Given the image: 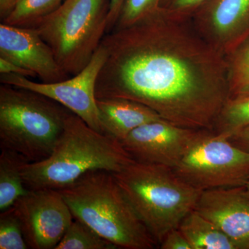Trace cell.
I'll return each mask as SVG.
<instances>
[{
  "label": "cell",
  "mask_w": 249,
  "mask_h": 249,
  "mask_svg": "<svg viewBox=\"0 0 249 249\" xmlns=\"http://www.w3.org/2000/svg\"><path fill=\"white\" fill-rule=\"evenodd\" d=\"M96 98L147 106L186 128L213 130L230 98L226 55L199 34L192 17L158 9L106 34Z\"/></svg>",
  "instance_id": "6da1fadb"
},
{
  "label": "cell",
  "mask_w": 249,
  "mask_h": 249,
  "mask_svg": "<svg viewBox=\"0 0 249 249\" xmlns=\"http://www.w3.org/2000/svg\"><path fill=\"white\" fill-rule=\"evenodd\" d=\"M134 160L122 144L89 127L71 111L53 152L45 160L24 163L22 176L31 190H60L93 170L120 171Z\"/></svg>",
  "instance_id": "7a4b0ae2"
},
{
  "label": "cell",
  "mask_w": 249,
  "mask_h": 249,
  "mask_svg": "<svg viewBox=\"0 0 249 249\" xmlns=\"http://www.w3.org/2000/svg\"><path fill=\"white\" fill-rule=\"evenodd\" d=\"M58 191L74 219L117 249H152L158 245L111 172H88Z\"/></svg>",
  "instance_id": "3957f363"
},
{
  "label": "cell",
  "mask_w": 249,
  "mask_h": 249,
  "mask_svg": "<svg viewBox=\"0 0 249 249\" xmlns=\"http://www.w3.org/2000/svg\"><path fill=\"white\" fill-rule=\"evenodd\" d=\"M112 174L157 245L195 209L202 192L165 165L134 160Z\"/></svg>",
  "instance_id": "277c9868"
},
{
  "label": "cell",
  "mask_w": 249,
  "mask_h": 249,
  "mask_svg": "<svg viewBox=\"0 0 249 249\" xmlns=\"http://www.w3.org/2000/svg\"><path fill=\"white\" fill-rule=\"evenodd\" d=\"M70 109L31 90L0 85V148L16 152L27 163L53 152Z\"/></svg>",
  "instance_id": "5b68a950"
},
{
  "label": "cell",
  "mask_w": 249,
  "mask_h": 249,
  "mask_svg": "<svg viewBox=\"0 0 249 249\" xmlns=\"http://www.w3.org/2000/svg\"><path fill=\"white\" fill-rule=\"evenodd\" d=\"M110 0H65L34 27L70 76L92 58L107 31Z\"/></svg>",
  "instance_id": "8992f818"
},
{
  "label": "cell",
  "mask_w": 249,
  "mask_h": 249,
  "mask_svg": "<svg viewBox=\"0 0 249 249\" xmlns=\"http://www.w3.org/2000/svg\"><path fill=\"white\" fill-rule=\"evenodd\" d=\"M173 169L201 191L245 186L249 180V153L227 137L203 129Z\"/></svg>",
  "instance_id": "52a82bcc"
},
{
  "label": "cell",
  "mask_w": 249,
  "mask_h": 249,
  "mask_svg": "<svg viewBox=\"0 0 249 249\" xmlns=\"http://www.w3.org/2000/svg\"><path fill=\"white\" fill-rule=\"evenodd\" d=\"M106 58V49L101 44L89 63L72 78L57 83H37L27 77L7 73L0 75V82L1 84L44 95L79 116L91 128L104 134L96 104V85Z\"/></svg>",
  "instance_id": "ba28073f"
},
{
  "label": "cell",
  "mask_w": 249,
  "mask_h": 249,
  "mask_svg": "<svg viewBox=\"0 0 249 249\" xmlns=\"http://www.w3.org/2000/svg\"><path fill=\"white\" fill-rule=\"evenodd\" d=\"M13 208L29 249H55L74 219L58 190H31Z\"/></svg>",
  "instance_id": "9c48e42d"
},
{
  "label": "cell",
  "mask_w": 249,
  "mask_h": 249,
  "mask_svg": "<svg viewBox=\"0 0 249 249\" xmlns=\"http://www.w3.org/2000/svg\"><path fill=\"white\" fill-rule=\"evenodd\" d=\"M200 131L160 119L134 129L121 143L137 161L174 168Z\"/></svg>",
  "instance_id": "30bf717a"
},
{
  "label": "cell",
  "mask_w": 249,
  "mask_h": 249,
  "mask_svg": "<svg viewBox=\"0 0 249 249\" xmlns=\"http://www.w3.org/2000/svg\"><path fill=\"white\" fill-rule=\"evenodd\" d=\"M192 19L205 40L227 55L249 35V0H206Z\"/></svg>",
  "instance_id": "8fae6325"
},
{
  "label": "cell",
  "mask_w": 249,
  "mask_h": 249,
  "mask_svg": "<svg viewBox=\"0 0 249 249\" xmlns=\"http://www.w3.org/2000/svg\"><path fill=\"white\" fill-rule=\"evenodd\" d=\"M0 58L35 73L42 83L70 78L59 65L52 49L34 28L0 24Z\"/></svg>",
  "instance_id": "7c38bea8"
},
{
  "label": "cell",
  "mask_w": 249,
  "mask_h": 249,
  "mask_svg": "<svg viewBox=\"0 0 249 249\" xmlns=\"http://www.w3.org/2000/svg\"><path fill=\"white\" fill-rule=\"evenodd\" d=\"M195 210L213 222L236 249H249V197L244 186L202 191Z\"/></svg>",
  "instance_id": "4fadbf2b"
},
{
  "label": "cell",
  "mask_w": 249,
  "mask_h": 249,
  "mask_svg": "<svg viewBox=\"0 0 249 249\" xmlns=\"http://www.w3.org/2000/svg\"><path fill=\"white\" fill-rule=\"evenodd\" d=\"M96 104L103 132L120 142L142 124L162 119L147 106L126 98H96Z\"/></svg>",
  "instance_id": "5bb4252c"
},
{
  "label": "cell",
  "mask_w": 249,
  "mask_h": 249,
  "mask_svg": "<svg viewBox=\"0 0 249 249\" xmlns=\"http://www.w3.org/2000/svg\"><path fill=\"white\" fill-rule=\"evenodd\" d=\"M178 229L192 249H236L231 240L196 210L183 218Z\"/></svg>",
  "instance_id": "9a60e30c"
},
{
  "label": "cell",
  "mask_w": 249,
  "mask_h": 249,
  "mask_svg": "<svg viewBox=\"0 0 249 249\" xmlns=\"http://www.w3.org/2000/svg\"><path fill=\"white\" fill-rule=\"evenodd\" d=\"M26 160L16 152L1 149L0 155V211L14 206L29 190L24 184L22 167Z\"/></svg>",
  "instance_id": "2e32d148"
},
{
  "label": "cell",
  "mask_w": 249,
  "mask_h": 249,
  "mask_svg": "<svg viewBox=\"0 0 249 249\" xmlns=\"http://www.w3.org/2000/svg\"><path fill=\"white\" fill-rule=\"evenodd\" d=\"M226 58L230 98L249 94V35Z\"/></svg>",
  "instance_id": "e0dca14e"
},
{
  "label": "cell",
  "mask_w": 249,
  "mask_h": 249,
  "mask_svg": "<svg viewBox=\"0 0 249 249\" xmlns=\"http://www.w3.org/2000/svg\"><path fill=\"white\" fill-rule=\"evenodd\" d=\"M249 124V94L228 100L219 113L213 131L229 138Z\"/></svg>",
  "instance_id": "ac0fdd59"
},
{
  "label": "cell",
  "mask_w": 249,
  "mask_h": 249,
  "mask_svg": "<svg viewBox=\"0 0 249 249\" xmlns=\"http://www.w3.org/2000/svg\"><path fill=\"white\" fill-rule=\"evenodd\" d=\"M65 0H20L16 9L5 19V24L34 28L43 18L52 14Z\"/></svg>",
  "instance_id": "d6986e66"
},
{
  "label": "cell",
  "mask_w": 249,
  "mask_h": 249,
  "mask_svg": "<svg viewBox=\"0 0 249 249\" xmlns=\"http://www.w3.org/2000/svg\"><path fill=\"white\" fill-rule=\"evenodd\" d=\"M117 247L101 237L86 224L73 219L55 249H116Z\"/></svg>",
  "instance_id": "ffe728a7"
},
{
  "label": "cell",
  "mask_w": 249,
  "mask_h": 249,
  "mask_svg": "<svg viewBox=\"0 0 249 249\" xmlns=\"http://www.w3.org/2000/svg\"><path fill=\"white\" fill-rule=\"evenodd\" d=\"M29 249L14 208L0 214V249Z\"/></svg>",
  "instance_id": "44dd1931"
},
{
  "label": "cell",
  "mask_w": 249,
  "mask_h": 249,
  "mask_svg": "<svg viewBox=\"0 0 249 249\" xmlns=\"http://www.w3.org/2000/svg\"><path fill=\"white\" fill-rule=\"evenodd\" d=\"M160 0H125L114 29L131 25L141 18L157 11L160 9Z\"/></svg>",
  "instance_id": "7402d4cb"
},
{
  "label": "cell",
  "mask_w": 249,
  "mask_h": 249,
  "mask_svg": "<svg viewBox=\"0 0 249 249\" xmlns=\"http://www.w3.org/2000/svg\"><path fill=\"white\" fill-rule=\"evenodd\" d=\"M206 0H160V9L178 16L192 17Z\"/></svg>",
  "instance_id": "603a6c76"
},
{
  "label": "cell",
  "mask_w": 249,
  "mask_h": 249,
  "mask_svg": "<svg viewBox=\"0 0 249 249\" xmlns=\"http://www.w3.org/2000/svg\"><path fill=\"white\" fill-rule=\"evenodd\" d=\"M160 245L161 249H192L189 242L178 228L170 231Z\"/></svg>",
  "instance_id": "cb8c5ba5"
},
{
  "label": "cell",
  "mask_w": 249,
  "mask_h": 249,
  "mask_svg": "<svg viewBox=\"0 0 249 249\" xmlns=\"http://www.w3.org/2000/svg\"><path fill=\"white\" fill-rule=\"evenodd\" d=\"M0 73L1 74L13 73V74L27 77V78H36L37 77L33 72L18 66L16 64L13 63V62L2 58H0Z\"/></svg>",
  "instance_id": "d4e9b609"
},
{
  "label": "cell",
  "mask_w": 249,
  "mask_h": 249,
  "mask_svg": "<svg viewBox=\"0 0 249 249\" xmlns=\"http://www.w3.org/2000/svg\"><path fill=\"white\" fill-rule=\"evenodd\" d=\"M125 0H110L109 16H108L107 31L106 34L110 32L115 27L123 5Z\"/></svg>",
  "instance_id": "484cf974"
},
{
  "label": "cell",
  "mask_w": 249,
  "mask_h": 249,
  "mask_svg": "<svg viewBox=\"0 0 249 249\" xmlns=\"http://www.w3.org/2000/svg\"><path fill=\"white\" fill-rule=\"evenodd\" d=\"M229 139L232 143L249 153V124L239 129Z\"/></svg>",
  "instance_id": "4316f807"
},
{
  "label": "cell",
  "mask_w": 249,
  "mask_h": 249,
  "mask_svg": "<svg viewBox=\"0 0 249 249\" xmlns=\"http://www.w3.org/2000/svg\"><path fill=\"white\" fill-rule=\"evenodd\" d=\"M20 0H0V19L1 22L9 18Z\"/></svg>",
  "instance_id": "83f0119b"
},
{
  "label": "cell",
  "mask_w": 249,
  "mask_h": 249,
  "mask_svg": "<svg viewBox=\"0 0 249 249\" xmlns=\"http://www.w3.org/2000/svg\"><path fill=\"white\" fill-rule=\"evenodd\" d=\"M244 188H245L246 194H247V196H248L249 197V180L248 182L247 183V184L244 186Z\"/></svg>",
  "instance_id": "f1b7e54d"
}]
</instances>
